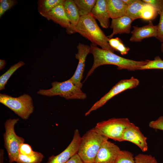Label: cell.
I'll list each match as a JSON object with an SVG mask.
<instances>
[{
	"mask_svg": "<svg viewBox=\"0 0 163 163\" xmlns=\"http://www.w3.org/2000/svg\"><path fill=\"white\" fill-rule=\"evenodd\" d=\"M145 3L142 0H136L133 3L127 5L125 15L133 21L141 18V11Z\"/></svg>",
	"mask_w": 163,
	"mask_h": 163,
	"instance_id": "d6986e66",
	"label": "cell"
},
{
	"mask_svg": "<svg viewBox=\"0 0 163 163\" xmlns=\"http://www.w3.org/2000/svg\"><path fill=\"white\" fill-rule=\"evenodd\" d=\"M64 0H46L43 3V5L46 11H49L57 6L63 4Z\"/></svg>",
	"mask_w": 163,
	"mask_h": 163,
	"instance_id": "83f0119b",
	"label": "cell"
},
{
	"mask_svg": "<svg viewBox=\"0 0 163 163\" xmlns=\"http://www.w3.org/2000/svg\"><path fill=\"white\" fill-rule=\"evenodd\" d=\"M132 123L127 118H112L98 123L94 128L107 138L121 142L124 131Z\"/></svg>",
	"mask_w": 163,
	"mask_h": 163,
	"instance_id": "8992f818",
	"label": "cell"
},
{
	"mask_svg": "<svg viewBox=\"0 0 163 163\" xmlns=\"http://www.w3.org/2000/svg\"><path fill=\"white\" fill-rule=\"evenodd\" d=\"M108 138L97 132L94 128L81 137L77 154L83 163H94L97 154L103 143Z\"/></svg>",
	"mask_w": 163,
	"mask_h": 163,
	"instance_id": "3957f363",
	"label": "cell"
},
{
	"mask_svg": "<svg viewBox=\"0 0 163 163\" xmlns=\"http://www.w3.org/2000/svg\"><path fill=\"white\" fill-rule=\"evenodd\" d=\"M121 40L118 37L109 39L108 43L110 46L116 51L119 44L122 42Z\"/></svg>",
	"mask_w": 163,
	"mask_h": 163,
	"instance_id": "d6a6232c",
	"label": "cell"
},
{
	"mask_svg": "<svg viewBox=\"0 0 163 163\" xmlns=\"http://www.w3.org/2000/svg\"><path fill=\"white\" fill-rule=\"evenodd\" d=\"M19 120L18 118L10 119L5 123V131L3 135L4 145L10 163L17 161L19 155L20 146L24 142V139L17 135L15 132V125Z\"/></svg>",
	"mask_w": 163,
	"mask_h": 163,
	"instance_id": "52a82bcc",
	"label": "cell"
},
{
	"mask_svg": "<svg viewBox=\"0 0 163 163\" xmlns=\"http://www.w3.org/2000/svg\"><path fill=\"white\" fill-rule=\"evenodd\" d=\"M158 14L157 10L152 5L145 3L141 11V18L149 21L156 18Z\"/></svg>",
	"mask_w": 163,
	"mask_h": 163,
	"instance_id": "7402d4cb",
	"label": "cell"
},
{
	"mask_svg": "<svg viewBox=\"0 0 163 163\" xmlns=\"http://www.w3.org/2000/svg\"><path fill=\"white\" fill-rule=\"evenodd\" d=\"M44 157L40 152L34 151L31 156H27L19 154L17 163H41Z\"/></svg>",
	"mask_w": 163,
	"mask_h": 163,
	"instance_id": "603a6c76",
	"label": "cell"
},
{
	"mask_svg": "<svg viewBox=\"0 0 163 163\" xmlns=\"http://www.w3.org/2000/svg\"><path fill=\"white\" fill-rule=\"evenodd\" d=\"M149 69H163V60L160 56H156L153 60H148L147 63L141 66L139 70Z\"/></svg>",
	"mask_w": 163,
	"mask_h": 163,
	"instance_id": "cb8c5ba5",
	"label": "cell"
},
{
	"mask_svg": "<svg viewBox=\"0 0 163 163\" xmlns=\"http://www.w3.org/2000/svg\"><path fill=\"white\" fill-rule=\"evenodd\" d=\"M160 18L157 26V36L156 38L163 43V10L159 14Z\"/></svg>",
	"mask_w": 163,
	"mask_h": 163,
	"instance_id": "f1b7e54d",
	"label": "cell"
},
{
	"mask_svg": "<svg viewBox=\"0 0 163 163\" xmlns=\"http://www.w3.org/2000/svg\"><path fill=\"white\" fill-rule=\"evenodd\" d=\"M122 142L128 141L137 145L143 152L148 150L147 138L142 134L139 128L132 123L124 131Z\"/></svg>",
	"mask_w": 163,
	"mask_h": 163,
	"instance_id": "7c38bea8",
	"label": "cell"
},
{
	"mask_svg": "<svg viewBox=\"0 0 163 163\" xmlns=\"http://www.w3.org/2000/svg\"><path fill=\"white\" fill-rule=\"evenodd\" d=\"M162 88H163V86H162Z\"/></svg>",
	"mask_w": 163,
	"mask_h": 163,
	"instance_id": "60d3db41",
	"label": "cell"
},
{
	"mask_svg": "<svg viewBox=\"0 0 163 163\" xmlns=\"http://www.w3.org/2000/svg\"><path fill=\"white\" fill-rule=\"evenodd\" d=\"M0 102L24 120L28 119L34 111L32 99L27 94L15 97L0 94Z\"/></svg>",
	"mask_w": 163,
	"mask_h": 163,
	"instance_id": "5b68a950",
	"label": "cell"
},
{
	"mask_svg": "<svg viewBox=\"0 0 163 163\" xmlns=\"http://www.w3.org/2000/svg\"><path fill=\"white\" fill-rule=\"evenodd\" d=\"M74 1L81 16L88 15L91 13L96 3L97 0H74Z\"/></svg>",
	"mask_w": 163,
	"mask_h": 163,
	"instance_id": "ffe728a7",
	"label": "cell"
},
{
	"mask_svg": "<svg viewBox=\"0 0 163 163\" xmlns=\"http://www.w3.org/2000/svg\"><path fill=\"white\" fill-rule=\"evenodd\" d=\"M145 3L152 5L157 11L158 14L163 10V0H143Z\"/></svg>",
	"mask_w": 163,
	"mask_h": 163,
	"instance_id": "1f68e13d",
	"label": "cell"
},
{
	"mask_svg": "<svg viewBox=\"0 0 163 163\" xmlns=\"http://www.w3.org/2000/svg\"><path fill=\"white\" fill-rule=\"evenodd\" d=\"M91 14L95 19L99 21L102 27L108 28L110 18L107 9L106 0H97Z\"/></svg>",
	"mask_w": 163,
	"mask_h": 163,
	"instance_id": "5bb4252c",
	"label": "cell"
},
{
	"mask_svg": "<svg viewBox=\"0 0 163 163\" xmlns=\"http://www.w3.org/2000/svg\"><path fill=\"white\" fill-rule=\"evenodd\" d=\"M133 21L129 17L124 16L112 19L110 28L113 29L112 34L108 36L109 39L112 38L113 36L117 34L130 33L131 24Z\"/></svg>",
	"mask_w": 163,
	"mask_h": 163,
	"instance_id": "9a60e30c",
	"label": "cell"
},
{
	"mask_svg": "<svg viewBox=\"0 0 163 163\" xmlns=\"http://www.w3.org/2000/svg\"><path fill=\"white\" fill-rule=\"evenodd\" d=\"M52 87L48 89H40L38 94L49 97L59 96L66 99H84L86 94L83 93L81 88L74 84L71 79L62 82H53Z\"/></svg>",
	"mask_w": 163,
	"mask_h": 163,
	"instance_id": "277c9868",
	"label": "cell"
},
{
	"mask_svg": "<svg viewBox=\"0 0 163 163\" xmlns=\"http://www.w3.org/2000/svg\"><path fill=\"white\" fill-rule=\"evenodd\" d=\"M90 52L94 57L92 66L88 71L85 80L98 67L104 65H113L117 66L118 70L123 69L135 71L146 64L148 60L135 61L119 56L110 51L100 48L97 46L91 44Z\"/></svg>",
	"mask_w": 163,
	"mask_h": 163,
	"instance_id": "6da1fadb",
	"label": "cell"
},
{
	"mask_svg": "<svg viewBox=\"0 0 163 163\" xmlns=\"http://www.w3.org/2000/svg\"><path fill=\"white\" fill-rule=\"evenodd\" d=\"M15 1L12 0L0 1V18L7 11L11 8L15 4Z\"/></svg>",
	"mask_w": 163,
	"mask_h": 163,
	"instance_id": "4316f807",
	"label": "cell"
},
{
	"mask_svg": "<svg viewBox=\"0 0 163 163\" xmlns=\"http://www.w3.org/2000/svg\"><path fill=\"white\" fill-rule=\"evenodd\" d=\"M161 50L162 52L163 53V43H161Z\"/></svg>",
	"mask_w": 163,
	"mask_h": 163,
	"instance_id": "f35d334b",
	"label": "cell"
},
{
	"mask_svg": "<svg viewBox=\"0 0 163 163\" xmlns=\"http://www.w3.org/2000/svg\"><path fill=\"white\" fill-rule=\"evenodd\" d=\"M4 151L2 149L0 150V163H3Z\"/></svg>",
	"mask_w": 163,
	"mask_h": 163,
	"instance_id": "74e56055",
	"label": "cell"
},
{
	"mask_svg": "<svg viewBox=\"0 0 163 163\" xmlns=\"http://www.w3.org/2000/svg\"><path fill=\"white\" fill-rule=\"evenodd\" d=\"M114 163H135L134 157L131 152L121 150Z\"/></svg>",
	"mask_w": 163,
	"mask_h": 163,
	"instance_id": "d4e9b609",
	"label": "cell"
},
{
	"mask_svg": "<svg viewBox=\"0 0 163 163\" xmlns=\"http://www.w3.org/2000/svg\"><path fill=\"white\" fill-rule=\"evenodd\" d=\"M6 64L5 61V60L0 59V70H2Z\"/></svg>",
	"mask_w": 163,
	"mask_h": 163,
	"instance_id": "d590c367",
	"label": "cell"
},
{
	"mask_svg": "<svg viewBox=\"0 0 163 163\" xmlns=\"http://www.w3.org/2000/svg\"><path fill=\"white\" fill-rule=\"evenodd\" d=\"M81 138L78 130L75 129L73 139L66 149L58 155L50 157L46 163H66L72 156L77 153Z\"/></svg>",
	"mask_w": 163,
	"mask_h": 163,
	"instance_id": "30bf717a",
	"label": "cell"
},
{
	"mask_svg": "<svg viewBox=\"0 0 163 163\" xmlns=\"http://www.w3.org/2000/svg\"><path fill=\"white\" fill-rule=\"evenodd\" d=\"M78 53L75 54L76 59L78 60V65L73 75L70 79L76 86L82 88V84L81 81L83 78L85 62L87 56L90 52V46L80 43L77 46Z\"/></svg>",
	"mask_w": 163,
	"mask_h": 163,
	"instance_id": "9c48e42d",
	"label": "cell"
},
{
	"mask_svg": "<svg viewBox=\"0 0 163 163\" xmlns=\"http://www.w3.org/2000/svg\"><path fill=\"white\" fill-rule=\"evenodd\" d=\"M34 152L30 146L28 144L24 143L21 144L20 146L19 149V154L31 156L34 154Z\"/></svg>",
	"mask_w": 163,
	"mask_h": 163,
	"instance_id": "f546056e",
	"label": "cell"
},
{
	"mask_svg": "<svg viewBox=\"0 0 163 163\" xmlns=\"http://www.w3.org/2000/svg\"><path fill=\"white\" fill-rule=\"evenodd\" d=\"M48 14L53 20L66 28L68 32L71 24L66 14L63 4L59 5L49 11Z\"/></svg>",
	"mask_w": 163,
	"mask_h": 163,
	"instance_id": "e0dca14e",
	"label": "cell"
},
{
	"mask_svg": "<svg viewBox=\"0 0 163 163\" xmlns=\"http://www.w3.org/2000/svg\"><path fill=\"white\" fill-rule=\"evenodd\" d=\"M139 83V80L133 76L130 79L120 81L108 93L96 102L85 113V116H87L92 111L101 107L116 95L126 90L131 89L136 87Z\"/></svg>",
	"mask_w": 163,
	"mask_h": 163,
	"instance_id": "ba28073f",
	"label": "cell"
},
{
	"mask_svg": "<svg viewBox=\"0 0 163 163\" xmlns=\"http://www.w3.org/2000/svg\"><path fill=\"white\" fill-rule=\"evenodd\" d=\"M63 5L66 15L71 24L70 30L68 33H74L75 27L78 24L80 16L78 9L74 0H65Z\"/></svg>",
	"mask_w": 163,
	"mask_h": 163,
	"instance_id": "2e32d148",
	"label": "cell"
},
{
	"mask_svg": "<svg viewBox=\"0 0 163 163\" xmlns=\"http://www.w3.org/2000/svg\"><path fill=\"white\" fill-rule=\"evenodd\" d=\"M135 163H158L155 158L151 155L140 153L134 157Z\"/></svg>",
	"mask_w": 163,
	"mask_h": 163,
	"instance_id": "484cf974",
	"label": "cell"
},
{
	"mask_svg": "<svg viewBox=\"0 0 163 163\" xmlns=\"http://www.w3.org/2000/svg\"><path fill=\"white\" fill-rule=\"evenodd\" d=\"M132 36L130 41L132 42H141L144 39L151 37L156 38L157 36V26L154 25L151 21L148 24L142 27L133 26Z\"/></svg>",
	"mask_w": 163,
	"mask_h": 163,
	"instance_id": "4fadbf2b",
	"label": "cell"
},
{
	"mask_svg": "<svg viewBox=\"0 0 163 163\" xmlns=\"http://www.w3.org/2000/svg\"><path fill=\"white\" fill-rule=\"evenodd\" d=\"M124 3L127 5L132 4L136 0H122Z\"/></svg>",
	"mask_w": 163,
	"mask_h": 163,
	"instance_id": "8d00e7d4",
	"label": "cell"
},
{
	"mask_svg": "<svg viewBox=\"0 0 163 163\" xmlns=\"http://www.w3.org/2000/svg\"><path fill=\"white\" fill-rule=\"evenodd\" d=\"M66 163H83L77 154L72 156Z\"/></svg>",
	"mask_w": 163,
	"mask_h": 163,
	"instance_id": "e575fe53",
	"label": "cell"
},
{
	"mask_svg": "<svg viewBox=\"0 0 163 163\" xmlns=\"http://www.w3.org/2000/svg\"><path fill=\"white\" fill-rule=\"evenodd\" d=\"M121 150L117 145L106 140L101 145L94 163H114Z\"/></svg>",
	"mask_w": 163,
	"mask_h": 163,
	"instance_id": "8fae6325",
	"label": "cell"
},
{
	"mask_svg": "<svg viewBox=\"0 0 163 163\" xmlns=\"http://www.w3.org/2000/svg\"><path fill=\"white\" fill-rule=\"evenodd\" d=\"M78 33L89 40L91 44L113 53L115 50L110 45L109 39L98 25L91 14L80 16L75 27L74 33Z\"/></svg>",
	"mask_w": 163,
	"mask_h": 163,
	"instance_id": "7a4b0ae2",
	"label": "cell"
},
{
	"mask_svg": "<svg viewBox=\"0 0 163 163\" xmlns=\"http://www.w3.org/2000/svg\"><path fill=\"white\" fill-rule=\"evenodd\" d=\"M24 63L22 61L11 66L10 68L0 77V90L5 89V86L12 75L18 69L23 66Z\"/></svg>",
	"mask_w": 163,
	"mask_h": 163,
	"instance_id": "44dd1931",
	"label": "cell"
},
{
	"mask_svg": "<svg viewBox=\"0 0 163 163\" xmlns=\"http://www.w3.org/2000/svg\"><path fill=\"white\" fill-rule=\"evenodd\" d=\"M149 126L152 128L163 131V116H161L157 120L150 121Z\"/></svg>",
	"mask_w": 163,
	"mask_h": 163,
	"instance_id": "4dcf8cb0",
	"label": "cell"
},
{
	"mask_svg": "<svg viewBox=\"0 0 163 163\" xmlns=\"http://www.w3.org/2000/svg\"><path fill=\"white\" fill-rule=\"evenodd\" d=\"M110 18H117L125 15L126 5L122 0H106Z\"/></svg>",
	"mask_w": 163,
	"mask_h": 163,
	"instance_id": "ac0fdd59",
	"label": "cell"
},
{
	"mask_svg": "<svg viewBox=\"0 0 163 163\" xmlns=\"http://www.w3.org/2000/svg\"></svg>",
	"mask_w": 163,
	"mask_h": 163,
	"instance_id": "ab89813d",
	"label": "cell"
},
{
	"mask_svg": "<svg viewBox=\"0 0 163 163\" xmlns=\"http://www.w3.org/2000/svg\"><path fill=\"white\" fill-rule=\"evenodd\" d=\"M130 48L126 46L123 42L119 44L117 49V51H119L122 55H124L127 54Z\"/></svg>",
	"mask_w": 163,
	"mask_h": 163,
	"instance_id": "836d02e7",
	"label": "cell"
}]
</instances>
